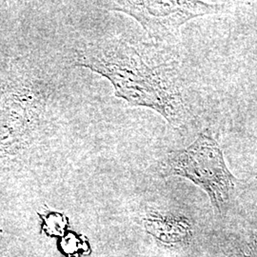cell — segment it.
Instances as JSON below:
<instances>
[{
	"mask_svg": "<svg viewBox=\"0 0 257 257\" xmlns=\"http://www.w3.org/2000/svg\"><path fill=\"white\" fill-rule=\"evenodd\" d=\"M55 94L42 67L27 59L13 65L0 99V171L27 156L42 138Z\"/></svg>",
	"mask_w": 257,
	"mask_h": 257,
	"instance_id": "2",
	"label": "cell"
},
{
	"mask_svg": "<svg viewBox=\"0 0 257 257\" xmlns=\"http://www.w3.org/2000/svg\"><path fill=\"white\" fill-rule=\"evenodd\" d=\"M0 257H19L16 254H14L13 252H11L10 250H1L0 251Z\"/></svg>",
	"mask_w": 257,
	"mask_h": 257,
	"instance_id": "6",
	"label": "cell"
},
{
	"mask_svg": "<svg viewBox=\"0 0 257 257\" xmlns=\"http://www.w3.org/2000/svg\"><path fill=\"white\" fill-rule=\"evenodd\" d=\"M148 231L164 243H175L187 239L192 232L188 218L173 214L153 212L145 220Z\"/></svg>",
	"mask_w": 257,
	"mask_h": 257,
	"instance_id": "5",
	"label": "cell"
},
{
	"mask_svg": "<svg viewBox=\"0 0 257 257\" xmlns=\"http://www.w3.org/2000/svg\"><path fill=\"white\" fill-rule=\"evenodd\" d=\"M103 4L109 11L137 20L156 42H172L190 20L218 15L230 7L228 3L206 1H110Z\"/></svg>",
	"mask_w": 257,
	"mask_h": 257,
	"instance_id": "4",
	"label": "cell"
},
{
	"mask_svg": "<svg viewBox=\"0 0 257 257\" xmlns=\"http://www.w3.org/2000/svg\"><path fill=\"white\" fill-rule=\"evenodd\" d=\"M75 64L110 81L115 96L130 106L155 110L174 128L188 125L193 112L175 59L120 37L100 38L76 51Z\"/></svg>",
	"mask_w": 257,
	"mask_h": 257,
	"instance_id": "1",
	"label": "cell"
},
{
	"mask_svg": "<svg viewBox=\"0 0 257 257\" xmlns=\"http://www.w3.org/2000/svg\"><path fill=\"white\" fill-rule=\"evenodd\" d=\"M158 174L164 178L183 177L201 188L218 215L230 208L236 178L209 130L202 131L188 147L167 153L159 162Z\"/></svg>",
	"mask_w": 257,
	"mask_h": 257,
	"instance_id": "3",
	"label": "cell"
}]
</instances>
